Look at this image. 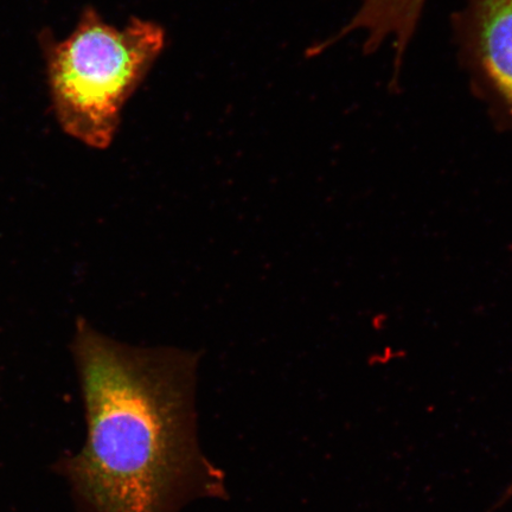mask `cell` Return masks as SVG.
Returning a JSON list of instances; mask_svg holds the SVG:
<instances>
[{
    "label": "cell",
    "mask_w": 512,
    "mask_h": 512,
    "mask_svg": "<svg viewBox=\"0 0 512 512\" xmlns=\"http://www.w3.org/2000/svg\"><path fill=\"white\" fill-rule=\"evenodd\" d=\"M165 31L133 17L113 27L87 8L72 35L43 37L57 121L68 136L93 149L113 143L127 101L142 85L165 47Z\"/></svg>",
    "instance_id": "cell-2"
},
{
    "label": "cell",
    "mask_w": 512,
    "mask_h": 512,
    "mask_svg": "<svg viewBox=\"0 0 512 512\" xmlns=\"http://www.w3.org/2000/svg\"><path fill=\"white\" fill-rule=\"evenodd\" d=\"M393 2L403 6V8L421 9L424 8L427 0H393Z\"/></svg>",
    "instance_id": "cell-4"
},
{
    "label": "cell",
    "mask_w": 512,
    "mask_h": 512,
    "mask_svg": "<svg viewBox=\"0 0 512 512\" xmlns=\"http://www.w3.org/2000/svg\"><path fill=\"white\" fill-rule=\"evenodd\" d=\"M72 351L87 439L64 467L88 512H179L194 499L227 498L223 473L198 444L200 352L131 347L82 317Z\"/></svg>",
    "instance_id": "cell-1"
},
{
    "label": "cell",
    "mask_w": 512,
    "mask_h": 512,
    "mask_svg": "<svg viewBox=\"0 0 512 512\" xmlns=\"http://www.w3.org/2000/svg\"><path fill=\"white\" fill-rule=\"evenodd\" d=\"M452 27L473 93L512 130V0H464Z\"/></svg>",
    "instance_id": "cell-3"
}]
</instances>
